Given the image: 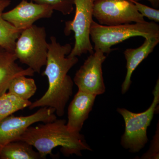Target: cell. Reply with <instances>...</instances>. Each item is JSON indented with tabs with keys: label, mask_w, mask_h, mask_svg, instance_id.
<instances>
[{
	"label": "cell",
	"mask_w": 159,
	"mask_h": 159,
	"mask_svg": "<svg viewBox=\"0 0 159 159\" xmlns=\"http://www.w3.org/2000/svg\"><path fill=\"white\" fill-rule=\"evenodd\" d=\"M46 68L42 73L48 80V90L42 97L29 107L30 109L49 107L55 110L58 116L64 115L67 103L73 93L74 81L68 75L78 61L77 57H68L72 47L70 44L61 45L54 36L50 37Z\"/></svg>",
	"instance_id": "obj_1"
},
{
	"label": "cell",
	"mask_w": 159,
	"mask_h": 159,
	"mask_svg": "<svg viewBox=\"0 0 159 159\" xmlns=\"http://www.w3.org/2000/svg\"><path fill=\"white\" fill-rule=\"evenodd\" d=\"M28 142L37 150L41 159L48 155H53L52 151L61 147V151L66 156L75 154L82 156L83 150L92 151L84 135L71 131L64 119L29 126L16 141Z\"/></svg>",
	"instance_id": "obj_2"
},
{
	"label": "cell",
	"mask_w": 159,
	"mask_h": 159,
	"mask_svg": "<svg viewBox=\"0 0 159 159\" xmlns=\"http://www.w3.org/2000/svg\"><path fill=\"white\" fill-rule=\"evenodd\" d=\"M90 37L94 43V51L99 50L108 54L112 46L130 38L142 36L145 39L159 38V26L154 22L145 21L116 26H104L93 21Z\"/></svg>",
	"instance_id": "obj_3"
},
{
	"label": "cell",
	"mask_w": 159,
	"mask_h": 159,
	"mask_svg": "<svg viewBox=\"0 0 159 159\" xmlns=\"http://www.w3.org/2000/svg\"><path fill=\"white\" fill-rule=\"evenodd\" d=\"M153 99L149 108L142 112L136 113L124 108L117 109L123 117L125 129L121 139V145L130 152H137L148 142L147 131L157 110L159 103V80L153 91Z\"/></svg>",
	"instance_id": "obj_4"
},
{
	"label": "cell",
	"mask_w": 159,
	"mask_h": 159,
	"mask_svg": "<svg viewBox=\"0 0 159 159\" xmlns=\"http://www.w3.org/2000/svg\"><path fill=\"white\" fill-rule=\"evenodd\" d=\"M44 27L32 25L20 32L16 41L14 53L20 62L39 74L46 66L49 43Z\"/></svg>",
	"instance_id": "obj_5"
},
{
	"label": "cell",
	"mask_w": 159,
	"mask_h": 159,
	"mask_svg": "<svg viewBox=\"0 0 159 159\" xmlns=\"http://www.w3.org/2000/svg\"><path fill=\"white\" fill-rule=\"evenodd\" d=\"M95 0H74L75 16L72 20L66 22L64 32L68 36L74 32L75 44L68 57H77L94 52L90 41V28L93 21V9Z\"/></svg>",
	"instance_id": "obj_6"
},
{
	"label": "cell",
	"mask_w": 159,
	"mask_h": 159,
	"mask_svg": "<svg viewBox=\"0 0 159 159\" xmlns=\"http://www.w3.org/2000/svg\"><path fill=\"white\" fill-rule=\"evenodd\" d=\"M93 16L106 26L146 21L130 0H95Z\"/></svg>",
	"instance_id": "obj_7"
},
{
	"label": "cell",
	"mask_w": 159,
	"mask_h": 159,
	"mask_svg": "<svg viewBox=\"0 0 159 159\" xmlns=\"http://www.w3.org/2000/svg\"><path fill=\"white\" fill-rule=\"evenodd\" d=\"M55 110L49 107H41L34 113L26 116L13 114L0 122V152L5 145L17 139L28 127L38 122L48 123L57 119Z\"/></svg>",
	"instance_id": "obj_8"
},
{
	"label": "cell",
	"mask_w": 159,
	"mask_h": 159,
	"mask_svg": "<svg viewBox=\"0 0 159 159\" xmlns=\"http://www.w3.org/2000/svg\"><path fill=\"white\" fill-rule=\"evenodd\" d=\"M106 58L104 53L97 50L86 60L74 77V81L78 90L97 96L105 93L102 64Z\"/></svg>",
	"instance_id": "obj_9"
},
{
	"label": "cell",
	"mask_w": 159,
	"mask_h": 159,
	"mask_svg": "<svg viewBox=\"0 0 159 159\" xmlns=\"http://www.w3.org/2000/svg\"><path fill=\"white\" fill-rule=\"evenodd\" d=\"M54 11L48 5L22 0L13 9L3 12L2 16L16 29L22 31L31 27L38 20L51 17Z\"/></svg>",
	"instance_id": "obj_10"
},
{
	"label": "cell",
	"mask_w": 159,
	"mask_h": 159,
	"mask_svg": "<svg viewBox=\"0 0 159 159\" xmlns=\"http://www.w3.org/2000/svg\"><path fill=\"white\" fill-rule=\"evenodd\" d=\"M96 97L78 90L69 107L66 125L69 130L80 133L92 111Z\"/></svg>",
	"instance_id": "obj_11"
},
{
	"label": "cell",
	"mask_w": 159,
	"mask_h": 159,
	"mask_svg": "<svg viewBox=\"0 0 159 159\" xmlns=\"http://www.w3.org/2000/svg\"><path fill=\"white\" fill-rule=\"evenodd\" d=\"M17 60L14 53L0 46V97L7 93L9 84L14 77L20 75L34 76L32 69H23L16 63Z\"/></svg>",
	"instance_id": "obj_12"
},
{
	"label": "cell",
	"mask_w": 159,
	"mask_h": 159,
	"mask_svg": "<svg viewBox=\"0 0 159 159\" xmlns=\"http://www.w3.org/2000/svg\"><path fill=\"white\" fill-rule=\"evenodd\" d=\"M159 42V38L145 39L144 43L136 49H127L124 51L126 60L127 73L122 85V94H125L128 90L131 84V77L137 67L147 58L153 51Z\"/></svg>",
	"instance_id": "obj_13"
},
{
	"label": "cell",
	"mask_w": 159,
	"mask_h": 159,
	"mask_svg": "<svg viewBox=\"0 0 159 159\" xmlns=\"http://www.w3.org/2000/svg\"><path fill=\"white\" fill-rule=\"evenodd\" d=\"M11 2V0H0V46L14 53L16 40L22 31L16 29L2 16L4 10Z\"/></svg>",
	"instance_id": "obj_14"
},
{
	"label": "cell",
	"mask_w": 159,
	"mask_h": 159,
	"mask_svg": "<svg viewBox=\"0 0 159 159\" xmlns=\"http://www.w3.org/2000/svg\"><path fill=\"white\" fill-rule=\"evenodd\" d=\"M41 159L33 146L23 141H15L5 145L0 152V159Z\"/></svg>",
	"instance_id": "obj_15"
},
{
	"label": "cell",
	"mask_w": 159,
	"mask_h": 159,
	"mask_svg": "<svg viewBox=\"0 0 159 159\" xmlns=\"http://www.w3.org/2000/svg\"><path fill=\"white\" fill-rule=\"evenodd\" d=\"M37 89L34 79L20 75L11 80L8 87V93L23 100H29L35 93Z\"/></svg>",
	"instance_id": "obj_16"
},
{
	"label": "cell",
	"mask_w": 159,
	"mask_h": 159,
	"mask_svg": "<svg viewBox=\"0 0 159 159\" xmlns=\"http://www.w3.org/2000/svg\"><path fill=\"white\" fill-rule=\"evenodd\" d=\"M31 103L29 100H23L6 93L0 97V122L15 112L29 107Z\"/></svg>",
	"instance_id": "obj_17"
},
{
	"label": "cell",
	"mask_w": 159,
	"mask_h": 159,
	"mask_svg": "<svg viewBox=\"0 0 159 159\" xmlns=\"http://www.w3.org/2000/svg\"><path fill=\"white\" fill-rule=\"evenodd\" d=\"M31 2L48 5L54 10L59 11L64 15L70 14L74 9V0H30Z\"/></svg>",
	"instance_id": "obj_18"
},
{
	"label": "cell",
	"mask_w": 159,
	"mask_h": 159,
	"mask_svg": "<svg viewBox=\"0 0 159 159\" xmlns=\"http://www.w3.org/2000/svg\"><path fill=\"white\" fill-rule=\"evenodd\" d=\"M130 1L134 4L137 10L142 16L147 17L148 19L153 20L155 22H159V9L151 8L148 6L139 3L137 1H134V0H130Z\"/></svg>",
	"instance_id": "obj_19"
},
{
	"label": "cell",
	"mask_w": 159,
	"mask_h": 159,
	"mask_svg": "<svg viewBox=\"0 0 159 159\" xmlns=\"http://www.w3.org/2000/svg\"><path fill=\"white\" fill-rule=\"evenodd\" d=\"M155 135L153 137L150 148L146 153L142 156V159H159V124Z\"/></svg>",
	"instance_id": "obj_20"
},
{
	"label": "cell",
	"mask_w": 159,
	"mask_h": 159,
	"mask_svg": "<svg viewBox=\"0 0 159 159\" xmlns=\"http://www.w3.org/2000/svg\"><path fill=\"white\" fill-rule=\"evenodd\" d=\"M134 1L139 2L141 0H134ZM147 1H148L152 6L155 8H158L159 7V0H147Z\"/></svg>",
	"instance_id": "obj_21"
}]
</instances>
